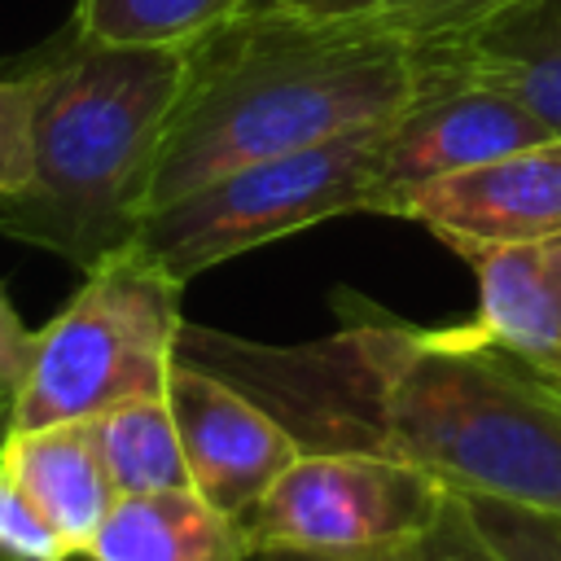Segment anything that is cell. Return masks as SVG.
<instances>
[{"instance_id":"obj_6","label":"cell","mask_w":561,"mask_h":561,"mask_svg":"<svg viewBox=\"0 0 561 561\" xmlns=\"http://www.w3.org/2000/svg\"><path fill=\"white\" fill-rule=\"evenodd\" d=\"M447 486L373 451H298V460L241 517L245 552H359L416 543L447 504Z\"/></svg>"},{"instance_id":"obj_4","label":"cell","mask_w":561,"mask_h":561,"mask_svg":"<svg viewBox=\"0 0 561 561\" xmlns=\"http://www.w3.org/2000/svg\"><path fill=\"white\" fill-rule=\"evenodd\" d=\"M184 280L127 245L83 272L70 302L35 329L22 386L9 394V430L92 421L131 399H162L184 329Z\"/></svg>"},{"instance_id":"obj_26","label":"cell","mask_w":561,"mask_h":561,"mask_svg":"<svg viewBox=\"0 0 561 561\" xmlns=\"http://www.w3.org/2000/svg\"><path fill=\"white\" fill-rule=\"evenodd\" d=\"M267 4H276V0H250V9H267Z\"/></svg>"},{"instance_id":"obj_8","label":"cell","mask_w":561,"mask_h":561,"mask_svg":"<svg viewBox=\"0 0 561 561\" xmlns=\"http://www.w3.org/2000/svg\"><path fill=\"white\" fill-rule=\"evenodd\" d=\"M162 399L175 416L193 491L232 522H241L302 451L267 408L180 355L171 364Z\"/></svg>"},{"instance_id":"obj_20","label":"cell","mask_w":561,"mask_h":561,"mask_svg":"<svg viewBox=\"0 0 561 561\" xmlns=\"http://www.w3.org/2000/svg\"><path fill=\"white\" fill-rule=\"evenodd\" d=\"M421 548H425L430 561H513L478 530V522L469 517V504H465L460 491L447 495V504H443L438 522L430 526V535L421 539Z\"/></svg>"},{"instance_id":"obj_10","label":"cell","mask_w":561,"mask_h":561,"mask_svg":"<svg viewBox=\"0 0 561 561\" xmlns=\"http://www.w3.org/2000/svg\"><path fill=\"white\" fill-rule=\"evenodd\" d=\"M456 254L478 280V307L456 324L460 337L526 364L561 355V289L548 245H456Z\"/></svg>"},{"instance_id":"obj_22","label":"cell","mask_w":561,"mask_h":561,"mask_svg":"<svg viewBox=\"0 0 561 561\" xmlns=\"http://www.w3.org/2000/svg\"><path fill=\"white\" fill-rule=\"evenodd\" d=\"M245 561H430L421 539L416 543H386V548H359V552H298V548H259L245 552Z\"/></svg>"},{"instance_id":"obj_17","label":"cell","mask_w":561,"mask_h":561,"mask_svg":"<svg viewBox=\"0 0 561 561\" xmlns=\"http://www.w3.org/2000/svg\"><path fill=\"white\" fill-rule=\"evenodd\" d=\"M469 517L478 530L513 561H561V513L491 500V495H465Z\"/></svg>"},{"instance_id":"obj_16","label":"cell","mask_w":561,"mask_h":561,"mask_svg":"<svg viewBox=\"0 0 561 561\" xmlns=\"http://www.w3.org/2000/svg\"><path fill=\"white\" fill-rule=\"evenodd\" d=\"M324 18L364 22L373 31L399 35L412 48H451L465 44L478 26H486L495 13H504L513 0H276Z\"/></svg>"},{"instance_id":"obj_14","label":"cell","mask_w":561,"mask_h":561,"mask_svg":"<svg viewBox=\"0 0 561 561\" xmlns=\"http://www.w3.org/2000/svg\"><path fill=\"white\" fill-rule=\"evenodd\" d=\"M250 0H75L70 31L105 48H171L188 53L228 22H237Z\"/></svg>"},{"instance_id":"obj_12","label":"cell","mask_w":561,"mask_h":561,"mask_svg":"<svg viewBox=\"0 0 561 561\" xmlns=\"http://www.w3.org/2000/svg\"><path fill=\"white\" fill-rule=\"evenodd\" d=\"M425 57L504 88L561 136V0H513L465 44L425 48Z\"/></svg>"},{"instance_id":"obj_2","label":"cell","mask_w":561,"mask_h":561,"mask_svg":"<svg viewBox=\"0 0 561 561\" xmlns=\"http://www.w3.org/2000/svg\"><path fill=\"white\" fill-rule=\"evenodd\" d=\"M421 83V48L399 35L294 4L245 9L188 48V79L158 149L149 210L245 162L394 118Z\"/></svg>"},{"instance_id":"obj_7","label":"cell","mask_w":561,"mask_h":561,"mask_svg":"<svg viewBox=\"0 0 561 561\" xmlns=\"http://www.w3.org/2000/svg\"><path fill=\"white\" fill-rule=\"evenodd\" d=\"M421 66H425L421 92L412 96L408 110L390 118L381 193L373 215L399 219L403 202L421 184L552 140V127L504 88L469 79L425 53Z\"/></svg>"},{"instance_id":"obj_15","label":"cell","mask_w":561,"mask_h":561,"mask_svg":"<svg viewBox=\"0 0 561 561\" xmlns=\"http://www.w3.org/2000/svg\"><path fill=\"white\" fill-rule=\"evenodd\" d=\"M114 495H149L193 486L167 399H131L88 421Z\"/></svg>"},{"instance_id":"obj_11","label":"cell","mask_w":561,"mask_h":561,"mask_svg":"<svg viewBox=\"0 0 561 561\" xmlns=\"http://www.w3.org/2000/svg\"><path fill=\"white\" fill-rule=\"evenodd\" d=\"M0 469L31 495V504L53 522L75 557H83L110 504L118 500L88 421L9 430L0 438Z\"/></svg>"},{"instance_id":"obj_13","label":"cell","mask_w":561,"mask_h":561,"mask_svg":"<svg viewBox=\"0 0 561 561\" xmlns=\"http://www.w3.org/2000/svg\"><path fill=\"white\" fill-rule=\"evenodd\" d=\"M88 561H245L241 522L193 486L118 495L83 548Z\"/></svg>"},{"instance_id":"obj_3","label":"cell","mask_w":561,"mask_h":561,"mask_svg":"<svg viewBox=\"0 0 561 561\" xmlns=\"http://www.w3.org/2000/svg\"><path fill=\"white\" fill-rule=\"evenodd\" d=\"M4 70L31 79V175L0 197V237L92 272L136 245L188 53L105 48L66 26Z\"/></svg>"},{"instance_id":"obj_28","label":"cell","mask_w":561,"mask_h":561,"mask_svg":"<svg viewBox=\"0 0 561 561\" xmlns=\"http://www.w3.org/2000/svg\"><path fill=\"white\" fill-rule=\"evenodd\" d=\"M552 394H557V390H552ZM557 399H561V394H557Z\"/></svg>"},{"instance_id":"obj_9","label":"cell","mask_w":561,"mask_h":561,"mask_svg":"<svg viewBox=\"0 0 561 561\" xmlns=\"http://www.w3.org/2000/svg\"><path fill=\"white\" fill-rule=\"evenodd\" d=\"M399 219L456 245L561 241V136L421 184Z\"/></svg>"},{"instance_id":"obj_25","label":"cell","mask_w":561,"mask_h":561,"mask_svg":"<svg viewBox=\"0 0 561 561\" xmlns=\"http://www.w3.org/2000/svg\"><path fill=\"white\" fill-rule=\"evenodd\" d=\"M4 434H9V399L0 394V438H4Z\"/></svg>"},{"instance_id":"obj_19","label":"cell","mask_w":561,"mask_h":561,"mask_svg":"<svg viewBox=\"0 0 561 561\" xmlns=\"http://www.w3.org/2000/svg\"><path fill=\"white\" fill-rule=\"evenodd\" d=\"M31 175V79L0 70V197Z\"/></svg>"},{"instance_id":"obj_24","label":"cell","mask_w":561,"mask_h":561,"mask_svg":"<svg viewBox=\"0 0 561 561\" xmlns=\"http://www.w3.org/2000/svg\"><path fill=\"white\" fill-rule=\"evenodd\" d=\"M548 263H552V276H557V289H561V241H548Z\"/></svg>"},{"instance_id":"obj_21","label":"cell","mask_w":561,"mask_h":561,"mask_svg":"<svg viewBox=\"0 0 561 561\" xmlns=\"http://www.w3.org/2000/svg\"><path fill=\"white\" fill-rule=\"evenodd\" d=\"M31 351H35V329L18 316V307L0 289V394L4 399L22 386L26 364H31Z\"/></svg>"},{"instance_id":"obj_5","label":"cell","mask_w":561,"mask_h":561,"mask_svg":"<svg viewBox=\"0 0 561 561\" xmlns=\"http://www.w3.org/2000/svg\"><path fill=\"white\" fill-rule=\"evenodd\" d=\"M390 118L346 136L259 158L149 210L136 245L175 280H193L245 250L294 237L337 215H373Z\"/></svg>"},{"instance_id":"obj_27","label":"cell","mask_w":561,"mask_h":561,"mask_svg":"<svg viewBox=\"0 0 561 561\" xmlns=\"http://www.w3.org/2000/svg\"><path fill=\"white\" fill-rule=\"evenodd\" d=\"M0 561H13V557H4V552H0Z\"/></svg>"},{"instance_id":"obj_23","label":"cell","mask_w":561,"mask_h":561,"mask_svg":"<svg viewBox=\"0 0 561 561\" xmlns=\"http://www.w3.org/2000/svg\"><path fill=\"white\" fill-rule=\"evenodd\" d=\"M522 364H526V359H522ZM526 368H530L548 390H557V394H561V355H552V359H543V364H526Z\"/></svg>"},{"instance_id":"obj_18","label":"cell","mask_w":561,"mask_h":561,"mask_svg":"<svg viewBox=\"0 0 561 561\" xmlns=\"http://www.w3.org/2000/svg\"><path fill=\"white\" fill-rule=\"evenodd\" d=\"M0 552L13 561H70L75 552L53 530V522L31 504V495L0 469Z\"/></svg>"},{"instance_id":"obj_1","label":"cell","mask_w":561,"mask_h":561,"mask_svg":"<svg viewBox=\"0 0 561 561\" xmlns=\"http://www.w3.org/2000/svg\"><path fill=\"white\" fill-rule=\"evenodd\" d=\"M337 329L250 342L188 324L175 355L267 408L302 451H373L447 491L561 513V399L513 355L337 294Z\"/></svg>"}]
</instances>
